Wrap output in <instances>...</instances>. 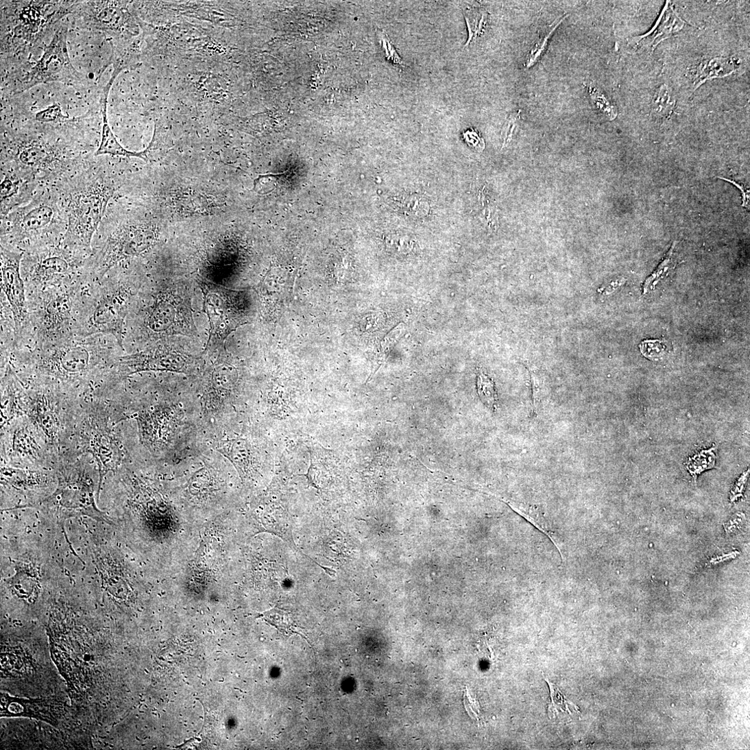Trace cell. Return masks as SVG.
<instances>
[{
  "mask_svg": "<svg viewBox=\"0 0 750 750\" xmlns=\"http://www.w3.org/2000/svg\"><path fill=\"white\" fill-rule=\"evenodd\" d=\"M675 101L670 89L662 86L657 91L653 103V110L658 114L666 115L673 110Z\"/></svg>",
  "mask_w": 750,
  "mask_h": 750,
  "instance_id": "4316f807",
  "label": "cell"
},
{
  "mask_svg": "<svg viewBox=\"0 0 750 750\" xmlns=\"http://www.w3.org/2000/svg\"><path fill=\"white\" fill-rule=\"evenodd\" d=\"M130 293L120 290L98 303L90 319L91 332L112 334L122 347L124 320L128 313Z\"/></svg>",
  "mask_w": 750,
  "mask_h": 750,
  "instance_id": "30bf717a",
  "label": "cell"
},
{
  "mask_svg": "<svg viewBox=\"0 0 750 750\" xmlns=\"http://www.w3.org/2000/svg\"><path fill=\"white\" fill-rule=\"evenodd\" d=\"M592 95L599 110H603V112L607 114V115L611 119H614L616 117L617 112L615 109V107L609 104L608 100L603 95L601 94L598 91H594V93H592Z\"/></svg>",
  "mask_w": 750,
  "mask_h": 750,
  "instance_id": "4dcf8cb0",
  "label": "cell"
},
{
  "mask_svg": "<svg viewBox=\"0 0 750 750\" xmlns=\"http://www.w3.org/2000/svg\"><path fill=\"white\" fill-rule=\"evenodd\" d=\"M121 69L114 68V72L108 83L104 86L100 97V108L102 117V134L101 143L96 152V155L111 154L114 156H136L142 159H146V151L143 152H134L125 149L117 141L113 133L107 117V100L110 89L114 80L121 72Z\"/></svg>",
  "mask_w": 750,
  "mask_h": 750,
  "instance_id": "4fadbf2b",
  "label": "cell"
},
{
  "mask_svg": "<svg viewBox=\"0 0 750 750\" xmlns=\"http://www.w3.org/2000/svg\"><path fill=\"white\" fill-rule=\"evenodd\" d=\"M566 17V16L563 17L559 21H555L553 25L544 30L537 43H535L534 46L528 53L525 63V66L527 68H530L540 60L546 50L551 36L553 34L559 25L564 21Z\"/></svg>",
  "mask_w": 750,
  "mask_h": 750,
  "instance_id": "ffe728a7",
  "label": "cell"
},
{
  "mask_svg": "<svg viewBox=\"0 0 750 750\" xmlns=\"http://www.w3.org/2000/svg\"><path fill=\"white\" fill-rule=\"evenodd\" d=\"M1 444L2 463L10 467L53 468L58 459L26 415L1 427Z\"/></svg>",
  "mask_w": 750,
  "mask_h": 750,
  "instance_id": "3957f363",
  "label": "cell"
},
{
  "mask_svg": "<svg viewBox=\"0 0 750 750\" xmlns=\"http://www.w3.org/2000/svg\"><path fill=\"white\" fill-rule=\"evenodd\" d=\"M413 241L407 234H397L391 238L390 247L398 254H409L413 250Z\"/></svg>",
  "mask_w": 750,
  "mask_h": 750,
  "instance_id": "f1b7e54d",
  "label": "cell"
},
{
  "mask_svg": "<svg viewBox=\"0 0 750 750\" xmlns=\"http://www.w3.org/2000/svg\"><path fill=\"white\" fill-rule=\"evenodd\" d=\"M748 475L749 470L745 472L736 482V485L734 486L731 492V496L730 498L732 501L736 500L738 498L742 496Z\"/></svg>",
  "mask_w": 750,
  "mask_h": 750,
  "instance_id": "836d02e7",
  "label": "cell"
},
{
  "mask_svg": "<svg viewBox=\"0 0 750 750\" xmlns=\"http://www.w3.org/2000/svg\"><path fill=\"white\" fill-rule=\"evenodd\" d=\"M716 450L717 447L714 446L710 449L699 451L688 459L685 467L695 481L701 473L715 468Z\"/></svg>",
  "mask_w": 750,
  "mask_h": 750,
  "instance_id": "e0dca14e",
  "label": "cell"
},
{
  "mask_svg": "<svg viewBox=\"0 0 750 750\" xmlns=\"http://www.w3.org/2000/svg\"><path fill=\"white\" fill-rule=\"evenodd\" d=\"M463 136L469 145L478 150L483 149L485 148L483 140L480 138L477 134L474 131H467L463 134Z\"/></svg>",
  "mask_w": 750,
  "mask_h": 750,
  "instance_id": "d6a6232c",
  "label": "cell"
},
{
  "mask_svg": "<svg viewBox=\"0 0 750 750\" xmlns=\"http://www.w3.org/2000/svg\"><path fill=\"white\" fill-rule=\"evenodd\" d=\"M120 364L134 372L156 370H182L187 363L186 355L170 347L158 346L140 354L121 358Z\"/></svg>",
  "mask_w": 750,
  "mask_h": 750,
  "instance_id": "7c38bea8",
  "label": "cell"
},
{
  "mask_svg": "<svg viewBox=\"0 0 750 750\" xmlns=\"http://www.w3.org/2000/svg\"><path fill=\"white\" fill-rule=\"evenodd\" d=\"M204 297V312L210 325L206 352L221 348L228 337L246 325L239 318L237 305V292L211 283L200 282Z\"/></svg>",
  "mask_w": 750,
  "mask_h": 750,
  "instance_id": "277c9868",
  "label": "cell"
},
{
  "mask_svg": "<svg viewBox=\"0 0 750 750\" xmlns=\"http://www.w3.org/2000/svg\"><path fill=\"white\" fill-rule=\"evenodd\" d=\"M64 452L92 457L99 471V494L104 477L117 468L121 458L111 428L110 405L82 402L73 435Z\"/></svg>",
  "mask_w": 750,
  "mask_h": 750,
  "instance_id": "7a4b0ae2",
  "label": "cell"
},
{
  "mask_svg": "<svg viewBox=\"0 0 750 750\" xmlns=\"http://www.w3.org/2000/svg\"><path fill=\"white\" fill-rule=\"evenodd\" d=\"M723 180H725L726 181H728V182H731V183H733L735 186H736L740 190V191L742 192V203H743L742 205H743V206H746V207L748 206L749 207V191H747V189H745L744 187L740 186L737 183H734L733 181L729 180L727 179H723Z\"/></svg>",
  "mask_w": 750,
  "mask_h": 750,
  "instance_id": "e575fe53",
  "label": "cell"
},
{
  "mask_svg": "<svg viewBox=\"0 0 750 750\" xmlns=\"http://www.w3.org/2000/svg\"><path fill=\"white\" fill-rule=\"evenodd\" d=\"M47 156V152L44 147L40 145H32L23 149L19 158L23 165L29 168H36L45 162Z\"/></svg>",
  "mask_w": 750,
  "mask_h": 750,
  "instance_id": "d4e9b609",
  "label": "cell"
},
{
  "mask_svg": "<svg viewBox=\"0 0 750 750\" xmlns=\"http://www.w3.org/2000/svg\"><path fill=\"white\" fill-rule=\"evenodd\" d=\"M22 256V253L1 245V286L11 306L16 335L22 331L27 315L25 286L20 272Z\"/></svg>",
  "mask_w": 750,
  "mask_h": 750,
  "instance_id": "9c48e42d",
  "label": "cell"
},
{
  "mask_svg": "<svg viewBox=\"0 0 750 750\" xmlns=\"http://www.w3.org/2000/svg\"><path fill=\"white\" fill-rule=\"evenodd\" d=\"M109 199L108 191L97 187H89L74 196L65 241L69 245L90 247Z\"/></svg>",
  "mask_w": 750,
  "mask_h": 750,
  "instance_id": "8992f818",
  "label": "cell"
},
{
  "mask_svg": "<svg viewBox=\"0 0 750 750\" xmlns=\"http://www.w3.org/2000/svg\"><path fill=\"white\" fill-rule=\"evenodd\" d=\"M734 66L730 60L716 58L701 64L696 72L694 84L696 88L700 87L706 81L715 78L728 76L734 73Z\"/></svg>",
  "mask_w": 750,
  "mask_h": 750,
  "instance_id": "2e32d148",
  "label": "cell"
},
{
  "mask_svg": "<svg viewBox=\"0 0 750 750\" xmlns=\"http://www.w3.org/2000/svg\"><path fill=\"white\" fill-rule=\"evenodd\" d=\"M89 459L86 455L62 454L53 466L58 481L55 492L37 503L5 509L33 508L52 515L63 530L72 553L77 557L66 537L65 523L68 519L88 516L96 521L112 524L110 517L97 507L93 479L96 470L91 466Z\"/></svg>",
  "mask_w": 750,
  "mask_h": 750,
  "instance_id": "6da1fadb",
  "label": "cell"
},
{
  "mask_svg": "<svg viewBox=\"0 0 750 750\" xmlns=\"http://www.w3.org/2000/svg\"><path fill=\"white\" fill-rule=\"evenodd\" d=\"M685 22L676 14L670 2H667L655 27L649 33L631 39V43L653 49L661 42L680 32Z\"/></svg>",
  "mask_w": 750,
  "mask_h": 750,
  "instance_id": "5bb4252c",
  "label": "cell"
},
{
  "mask_svg": "<svg viewBox=\"0 0 750 750\" xmlns=\"http://www.w3.org/2000/svg\"><path fill=\"white\" fill-rule=\"evenodd\" d=\"M62 117L61 110L59 108L51 107L37 114L36 119L43 122H51L60 119Z\"/></svg>",
  "mask_w": 750,
  "mask_h": 750,
  "instance_id": "1f68e13d",
  "label": "cell"
},
{
  "mask_svg": "<svg viewBox=\"0 0 750 750\" xmlns=\"http://www.w3.org/2000/svg\"><path fill=\"white\" fill-rule=\"evenodd\" d=\"M675 245L676 243L673 245L671 249L665 256V258L658 267V269L645 282L644 287H642V288H644V294H646L649 291L655 289L658 283L662 280L666 278L675 267L674 251Z\"/></svg>",
  "mask_w": 750,
  "mask_h": 750,
  "instance_id": "7402d4cb",
  "label": "cell"
},
{
  "mask_svg": "<svg viewBox=\"0 0 750 750\" xmlns=\"http://www.w3.org/2000/svg\"><path fill=\"white\" fill-rule=\"evenodd\" d=\"M110 3V2H103V8L99 10L96 16L97 25L103 29H115L118 28L121 22L122 14L121 10Z\"/></svg>",
  "mask_w": 750,
  "mask_h": 750,
  "instance_id": "603a6c76",
  "label": "cell"
},
{
  "mask_svg": "<svg viewBox=\"0 0 750 750\" xmlns=\"http://www.w3.org/2000/svg\"><path fill=\"white\" fill-rule=\"evenodd\" d=\"M27 391L10 370L2 390L1 427L12 420L26 415Z\"/></svg>",
  "mask_w": 750,
  "mask_h": 750,
  "instance_id": "9a60e30c",
  "label": "cell"
},
{
  "mask_svg": "<svg viewBox=\"0 0 750 750\" xmlns=\"http://www.w3.org/2000/svg\"><path fill=\"white\" fill-rule=\"evenodd\" d=\"M402 208L409 217L418 219L424 218L430 210V204L422 197L411 195L404 199Z\"/></svg>",
  "mask_w": 750,
  "mask_h": 750,
  "instance_id": "484cf974",
  "label": "cell"
},
{
  "mask_svg": "<svg viewBox=\"0 0 750 750\" xmlns=\"http://www.w3.org/2000/svg\"><path fill=\"white\" fill-rule=\"evenodd\" d=\"M67 27L62 26L55 34L43 56L23 80V90L49 82L77 84L81 75L73 68L67 48Z\"/></svg>",
  "mask_w": 750,
  "mask_h": 750,
  "instance_id": "52a82bcc",
  "label": "cell"
},
{
  "mask_svg": "<svg viewBox=\"0 0 750 750\" xmlns=\"http://www.w3.org/2000/svg\"><path fill=\"white\" fill-rule=\"evenodd\" d=\"M69 263L62 256L49 255L42 258L36 267V276L41 279L62 276L69 270Z\"/></svg>",
  "mask_w": 750,
  "mask_h": 750,
  "instance_id": "ac0fdd59",
  "label": "cell"
},
{
  "mask_svg": "<svg viewBox=\"0 0 750 750\" xmlns=\"http://www.w3.org/2000/svg\"><path fill=\"white\" fill-rule=\"evenodd\" d=\"M190 299L176 291L160 293L149 309L145 325L155 337L193 336L197 331Z\"/></svg>",
  "mask_w": 750,
  "mask_h": 750,
  "instance_id": "5b68a950",
  "label": "cell"
},
{
  "mask_svg": "<svg viewBox=\"0 0 750 750\" xmlns=\"http://www.w3.org/2000/svg\"><path fill=\"white\" fill-rule=\"evenodd\" d=\"M97 364V359L84 347L62 350L47 363V369L58 378L70 380L86 376Z\"/></svg>",
  "mask_w": 750,
  "mask_h": 750,
  "instance_id": "8fae6325",
  "label": "cell"
},
{
  "mask_svg": "<svg viewBox=\"0 0 750 750\" xmlns=\"http://www.w3.org/2000/svg\"><path fill=\"white\" fill-rule=\"evenodd\" d=\"M59 220V210L55 203L45 198L37 199L25 206L12 212L5 219L4 234L18 239L36 237L47 232Z\"/></svg>",
  "mask_w": 750,
  "mask_h": 750,
  "instance_id": "ba28073f",
  "label": "cell"
},
{
  "mask_svg": "<svg viewBox=\"0 0 750 750\" xmlns=\"http://www.w3.org/2000/svg\"><path fill=\"white\" fill-rule=\"evenodd\" d=\"M477 392L482 402L492 411L498 407V398L493 380L484 372L477 374Z\"/></svg>",
  "mask_w": 750,
  "mask_h": 750,
  "instance_id": "d6986e66",
  "label": "cell"
},
{
  "mask_svg": "<svg viewBox=\"0 0 750 750\" xmlns=\"http://www.w3.org/2000/svg\"><path fill=\"white\" fill-rule=\"evenodd\" d=\"M406 326L403 324H399L383 340L382 342V354L383 359H385L386 353L400 339V338L406 332Z\"/></svg>",
  "mask_w": 750,
  "mask_h": 750,
  "instance_id": "f546056e",
  "label": "cell"
},
{
  "mask_svg": "<svg viewBox=\"0 0 750 750\" xmlns=\"http://www.w3.org/2000/svg\"><path fill=\"white\" fill-rule=\"evenodd\" d=\"M546 681L548 683L551 688L552 702L549 706L548 713L551 718H555L556 716L561 715V714H569L572 715L573 711L578 712L577 709H573V707H576L575 705L572 704V703H570L569 701L566 699L564 694L557 686L551 682L548 679H546Z\"/></svg>",
  "mask_w": 750,
  "mask_h": 750,
  "instance_id": "44dd1931",
  "label": "cell"
},
{
  "mask_svg": "<svg viewBox=\"0 0 750 750\" xmlns=\"http://www.w3.org/2000/svg\"><path fill=\"white\" fill-rule=\"evenodd\" d=\"M640 348L642 354L653 360L661 359L666 352L664 342L657 340L644 341L641 343Z\"/></svg>",
  "mask_w": 750,
  "mask_h": 750,
  "instance_id": "83f0119b",
  "label": "cell"
},
{
  "mask_svg": "<svg viewBox=\"0 0 750 750\" xmlns=\"http://www.w3.org/2000/svg\"><path fill=\"white\" fill-rule=\"evenodd\" d=\"M464 15L469 33L468 40L465 45L466 47L484 31L487 21V13L483 10H472L468 11Z\"/></svg>",
  "mask_w": 750,
  "mask_h": 750,
  "instance_id": "cb8c5ba5",
  "label": "cell"
}]
</instances>
